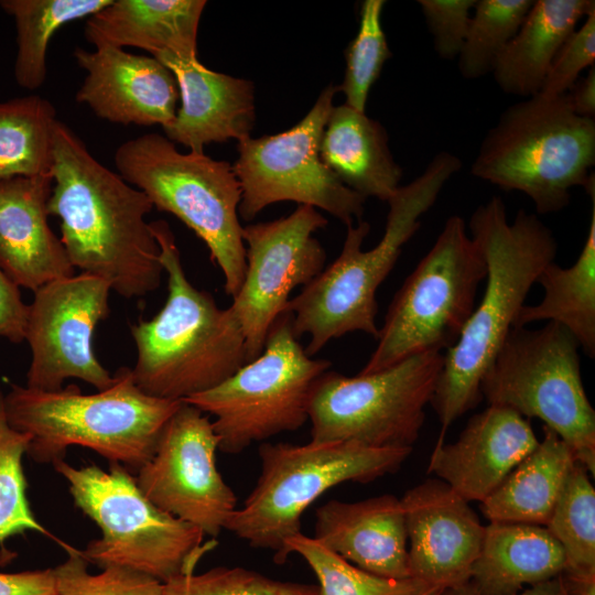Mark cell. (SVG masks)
<instances>
[{"mask_svg": "<svg viewBox=\"0 0 595 595\" xmlns=\"http://www.w3.org/2000/svg\"><path fill=\"white\" fill-rule=\"evenodd\" d=\"M530 423L512 409L489 404L459 437L435 444L428 473L469 501H483L538 445Z\"/></svg>", "mask_w": 595, "mask_h": 595, "instance_id": "cell-20", "label": "cell"}, {"mask_svg": "<svg viewBox=\"0 0 595 595\" xmlns=\"http://www.w3.org/2000/svg\"><path fill=\"white\" fill-rule=\"evenodd\" d=\"M204 0H112L88 18L84 34L95 47L126 46L151 56L197 61V31Z\"/></svg>", "mask_w": 595, "mask_h": 595, "instance_id": "cell-24", "label": "cell"}, {"mask_svg": "<svg viewBox=\"0 0 595 595\" xmlns=\"http://www.w3.org/2000/svg\"><path fill=\"white\" fill-rule=\"evenodd\" d=\"M595 119L576 115L566 94H537L505 109L486 133L470 173L524 193L539 214L565 208L570 190L594 181Z\"/></svg>", "mask_w": 595, "mask_h": 595, "instance_id": "cell-6", "label": "cell"}, {"mask_svg": "<svg viewBox=\"0 0 595 595\" xmlns=\"http://www.w3.org/2000/svg\"><path fill=\"white\" fill-rule=\"evenodd\" d=\"M413 447H372L354 441L294 445L262 443L260 475L225 530L283 564L285 543L301 532L303 512L332 487L370 483L397 472Z\"/></svg>", "mask_w": 595, "mask_h": 595, "instance_id": "cell-8", "label": "cell"}, {"mask_svg": "<svg viewBox=\"0 0 595 595\" xmlns=\"http://www.w3.org/2000/svg\"><path fill=\"white\" fill-rule=\"evenodd\" d=\"M51 173L0 181V269L31 291L75 274L66 250L48 224Z\"/></svg>", "mask_w": 595, "mask_h": 595, "instance_id": "cell-21", "label": "cell"}, {"mask_svg": "<svg viewBox=\"0 0 595 595\" xmlns=\"http://www.w3.org/2000/svg\"><path fill=\"white\" fill-rule=\"evenodd\" d=\"M30 435L8 423L4 393L0 388V547L26 531L52 534L36 520L26 497L28 483L23 470Z\"/></svg>", "mask_w": 595, "mask_h": 595, "instance_id": "cell-35", "label": "cell"}, {"mask_svg": "<svg viewBox=\"0 0 595 595\" xmlns=\"http://www.w3.org/2000/svg\"><path fill=\"white\" fill-rule=\"evenodd\" d=\"M74 57L87 75L75 99L100 119L139 126L167 127L175 118L180 97L172 72L153 56L137 55L111 46Z\"/></svg>", "mask_w": 595, "mask_h": 595, "instance_id": "cell-19", "label": "cell"}, {"mask_svg": "<svg viewBox=\"0 0 595 595\" xmlns=\"http://www.w3.org/2000/svg\"><path fill=\"white\" fill-rule=\"evenodd\" d=\"M181 403L144 393L128 367L119 368L112 385L95 393L85 394L76 385L57 391L11 385L4 394L8 423L30 435L26 455L34 462L53 464L78 445L131 474L152 457Z\"/></svg>", "mask_w": 595, "mask_h": 595, "instance_id": "cell-5", "label": "cell"}, {"mask_svg": "<svg viewBox=\"0 0 595 595\" xmlns=\"http://www.w3.org/2000/svg\"><path fill=\"white\" fill-rule=\"evenodd\" d=\"M0 595H57L54 571L0 572Z\"/></svg>", "mask_w": 595, "mask_h": 595, "instance_id": "cell-42", "label": "cell"}, {"mask_svg": "<svg viewBox=\"0 0 595 595\" xmlns=\"http://www.w3.org/2000/svg\"><path fill=\"white\" fill-rule=\"evenodd\" d=\"M532 3V0L476 1L465 42L457 56L464 78L475 79L493 72Z\"/></svg>", "mask_w": 595, "mask_h": 595, "instance_id": "cell-34", "label": "cell"}, {"mask_svg": "<svg viewBox=\"0 0 595 595\" xmlns=\"http://www.w3.org/2000/svg\"><path fill=\"white\" fill-rule=\"evenodd\" d=\"M50 216L74 269L107 281L125 299L142 298L161 283L160 248L145 216L149 197L106 167L82 139L57 120L53 131Z\"/></svg>", "mask_w": 595, "mask_h": 595, "instance_id": "cell-1", "label": "cell"}, {"mask_svg": "<svg viewBox=\"0 0 595 595\" xmlns=\"http://www.w3.org/2000/svg\"><path fill=\"white\" fill-rule=\"evenodd\" d=\"M167 277V298L151 320L130 327L137 351L131 369L147 394L184 401L218 386L248 363L232 310L187 279L175 237L165 220L150 223Z\"/></svg>", "mask_w": 595, "mask_h": 595, "instance_id": "cell-3", "label": "cell"}, {"mask_svg": "<svg viewBox=\"0 0 595 595\" xmlns=\"http://www.w3.org/2000/svg\"><path fill=\"white\" fill-rule=\"evenodd\" d=\"M547 529L562 547L571 582H595V489L587 468L571 466Z\"/></svg>", "mask_w": 595, "mask_h": 595, "instance_id": "cell-32", "label": "cell"}, {"mask_svg": "<svg viewBox=\"0 0 595 595\" xmlns=\"http://www.w3.org/2000/svg\"><path fill=\"white\" fill-rule=\"evenodd\" d=\"M443 360L441 351H426L371 374L348 377L326 370L309 396L311 442L413 447Z\"/></svg>", "mask_w": 595, "mask_h": 595, "instance_id": "cell-13", "label": "cell"}, {"mask_svg": "<svg viewBox=\"0 0 595 595\" xmlns=\"http://www.w3.org/2000/svg\"><path fill=\"white\" fill-rule=\"evenodd\" d=\"M580 345L562 325L512 327L480 381L482 398L538 418L595 474V411L585 392Z\"/></svg>", "mask_w": 595, "mask_h": 595, "instance_id": "cell-11", "label": "cell"}, {"mask_svg": "<svg viewBox=\"0 0 595 595\" xmlns=\"http://www.w3.org/2000/svg\"><path fill=\"white\" fill-rule=\"evenodd\" d=\"M53 466L67 482L75 506L101 532L80 551L88 563L128 567L165 583L192 573L209 550L198 528L158 508L122 465L111 463L106 472L60 459Z\"/></svg>", "mask_w": 595, "mask_h": 595, "instance_id": "cell-9", "label": "cell"}, {"mask_svg": "<svg viewBox=\"0 0 595 595\" xmlns=\"http://www.w3.org/2000/svg\"><path fill=\"white\" fill-rule=\"evenodd\" d=\"M592 11L594 0L533 1L491 72L499 88L526 98L539 94L556 53Z\"/></svg>", "mask_w": 595, "mask_h": 595, "instance_id": "cell-27", "label": "cell"}, {"mask_svg": "<svg viewBox=\"0 0 595 595\" xmlns=\"http://www.w3.org/2000/svg\"><path fill=\"white\" fill-rule=\"evenodd\" d=\"M64 548L67 559L53 569L57 595H162L163 583L148 574L122 566L90 574L80 551Z\"/></svg>", "mask_w": 595, "mask_h": 595, "instance_id": "cell-38", "label": "cell"}, {"mask_svg": "<svg viewBox=\"0 0 595 595\" xmlns=\"http://www.w3.org/2000/svg\"><path fill=\"white\" fill-rule=\"evenodd\" d=\"M338 90L328 85L309 113L289 130L238 142L232 169L241 187V218L251 220L270 204L292 201L321 208L346 226L361 220L366 198L345 186L320 156Z\"/></svg>", "mask_w": 595, "mask_h": 595, "instance_id": "cell-14", "label": "cell"}, {"mask_svg": "<svg viewBox=\"0 0 595 595\" xmlns=\"http://www.w3.org/2000/svg\"><path fill=\"white\" fill-rule=\"evenodd\" d=\"M57 120L55 107L39 95L0 101V181L51 173Z\"/></svg>", "mask_w": 595, "mask_h": 595, "instance_id": "cell-31", "label": "cell"}, {"mask_svg": "<svg viewBox=\"0 0 595 595\" xmlns=\"http://www.w3.org/2000/svg\"><path fill=\"white\" fill-rule=\"evenodd\" d=\"M576 595H595V582L575 584Z\"/></svg>", "mask_w": 595, "mask_h": 595, "instance_id": "cell-45", "label": "cell"}, {"mask_svg": "<svg viewBox=\"0 0 595 595\" xmlns=\"http://www.w3.org/2000/svg\"><path fill=\"white\" fill-rule=\"evenodd\" d=\"M587 236L573 266L563 268L549 263L537 283L543 288L542 300L523 305L513 327L547 321L562 325L577 340L589 357L595 356V194Z\"/></svg>", "mask_w": 595, "mask_h": 595, "instance_id": "cell-29", "label": "cell"}, {"mask_svg": "<svg viewBox=\"0 0 595 595\" xmlns=\"http://www.w3.org/2000/svg\"><path fill=\"white\" fill-rule=\"evenodd\" d=\"M218 437L208 416L182 401L152 457L136 473L142 493L161 510L217 537L237 497L216 465Z\"/></svg>", "mask_w": 595, "mask_h": 595, "instance_id": "cell-17", "label": "cell"}, {"mask_svg": "<svg viewBox=\"0 0 595 595\" xmlns=\"http://www.w3.org/2000/svg\"><path fill=\"white\" fill-rule=\"evenodd\" d=\"M111 286L80 272L35 290L29 304L24 340L31 350L26 387L57 391L76 378L104 390L113 382L94 350V334L109 315Z\"/></svg>", "mask_w": 595, "mask_h": 595, "instance_id": "cell-15", "label": "cell"}, {"mask_svg": "<svg viewBox=\"0 0 595 595\" xmlns=\"http://www.w3.org/2000/svg\"><path fill=\"white\" fill-rule=\"evenodd\" d=\"M571 447L551 429L480 502L489 521L547 527L565 477L575 462Z\"/></svg>", "mask_w": 595, "mask_h": 595, "instance_id": "cell-28", "label": "cell"}, {"mask_svg": "<svg viewBox=\"0 0 595 595\" xmlns=\"http://www.w3.org/2000/svg\"><path fill=\"white\" fill-rule=\"evenodd\" d=\"M385 3L383 0H365L361 3L357 35L345 52L346 71L338 87L346 97L345 105L359 112H365L371 86L391 56L381 25Z\"/></svg>", "mask_w": 595, "mask_h": 595, "instance_id": "cell-36", "label": "cell"}, {"mask_svg": "<svg viewBox=\"0 0 595 595\" xmlns=\"http://www.w3.org/2000/svg\"><path fill=\"white\" fill-rule=\"evenodd\" d=\"M400 501L409 540L410 577L441 588L469 583L485 526L468 501L441 479L420 483Z\"/></svg>", "mask_w": 595, "mask_h": 595, "instance_id": "cell-18", "label": "cell"}, {"mask_svg": "<svg viewBox=\"0 0 595 595\" xmlns=\"http://www.w3.org/2000/svg\"><path fill=\"white\" fill-rule=\"evenodd\" d=\"M477 0H419L434 48L444 60L458 56Z\"/></svg>", "mask_w": 595, "mask_h": 595, "instance_id": "cell-40", "label": "cell"}, {"mask_svg": "<svg viewBox=\"0 0 595 595\" xmlns=\"http://www.w3.org/2000/svg\"><path fill=\"white\" fill-rule=\"evenodd\" d=\"M326 225L316 208L299 205L285 217L244 227L246 271L230 309L245 336L248 363L263 350L291 292L324 269L326 253L313 234Z\"/></svg>", "mask_w": 595, "mask_h": 595, "instance_id": "cell-16", "label": "cell"}, {"mask_svg": "<svg viewBox=\"0 0 595 595\" xmlns=\"http://www.w3.org/2000/svg\"><path fill=\"white\" fill-rule=\"evenodd\" d=\"M444 588L441 587H431L419 595H440Z\"/></svg>", "mask_w": 595, "mask_h": 595, "instance_id": "cell-46", "label": "cell"}, {"mask_svg": "<svg viewBox=\"0 0 595 595\" xmlns=\"http://www.w3.org/2000/svg\"><path fill=\"white\" fill-rule=\"evenodd\" d=\"M461 167L456 155L440 152L420 176L400 186L387 202L385 232L374 248L363 249L370 229L367 221L347 226L339 256L290 299L284 310L292 315L295 336H310L305 348L309 356L348 333L363 332L377 339V290L394 267L403 246L420 228V217L433 206L445 183Z\"/></svg>", "mask_w": 595, "mask_h": 595, "instance_id": "cell-4", "label": "cell"}, {"mask_svg": "<svg viewBox=\"0 0 595 595\" xmlns=\"http://www.w3.org/2000/svg\"><path fill=\"white\" fill-rule=\"evenodd\" d=\"M162 595H321V592L314 584L275 580L240 566H218L163 583Z\"/></svg>", "mask_w": 595, "mask_h": 595, "instance_id": "cell-37", "label": "cell"}, {"mask_svg": "<svg viewBox=\"0 0 595 595\" xmlns=\"http://www.w3.org/2000/svg\"><path fill=\"white\" fill-rule=\"evenodd\" d=\"M320 156L332 173L363 197L388 199L400 187L394 161L380 122L347 105L334 106L326 121Z\"/></svg>", "mask_w": 595, "mask_h": 595, "instance_id": "cell-26", "label": "cell"}, {"mask_svg": "<svg viewBox=\"0 0 595 595\" xmlns=\"http://www.w3.org/2000/svg\"><path fill=\"white\" fill-rule=\"evenodd\" d=\"M565 567L564 551L547 527L490 521L469 583L479 595H517Z\"/></svg>", "mask_w": 595, "mask_h": 595, "instance_id": "cell-25", "label": "cell"}, {"mask_svg": "<svg viewBox=\"0 0 595 595\" xmlns=\"http://www.w3.org/2000/svg\"><path fill=\"white\" fill-rule=\"evenodd\" d=\"M154 58L172 72L181 97L174 120L163 128L170 141L203 153L212 142L250 137L256 118L251 82L208 69L198 60Z\"/></svg>", "mask_w": 595, "mask_h": 595, "instance_id": "cell-22", "label": "cell"}, {"mask_svg": "<svg viewBox=\"0 0 595 595\" xmlns=\"http://www.w3.org/2000/svg\"><path fill=\"white\" fill-rule=\"evenodd\" d=\"M468 228L486 260V288L457 342L444 354L431 404L441 424L436 443L447 428L482 400V378L513 327L531 286L554 261L558 242L534 214L519 209L508 221L499 196L478 206Z\"/></svg>", "mask_w": 595, "mask_h": 595, "instance_id": "cell-2", "label": "cell"}, {"mask_svg": "<svg viewBox=\"0 0 595 595\" xmlns=\"http://www.w3.org/2000/svg\"><path fill=\"white\" fill-rule=\"evenodd\" d=\"M118 174L143 192L154 208L184 223L208 248L234 298L246 271V246L238 208L241 187L232 165L204 152H180L165 136L151 132L121 143Z\"/></svg>", "mask_w": 595, "mask_h": 595, "instance_id": "cell-7", "label": "cell"}, {"mask_svg": "<svg viewBox=\"0 0 595 595\" xmlns=\"http://www.w3.org/2000/svg\"><path fill=\"white\" fill-rule=\"evenodd\" d=\"M440 595H479V593L470 583H467L456 587L444 588ZM517 595H571V592L561 574L551 580L532 585L530 588Z\"/></svg>", "mask_w": 595, "mask_h": 595, "instance_id": "cell-44", "label": "cell"}, {"mask_svg": "<svg viewBox=\"0 0 595 595\" xmlns=\"http://www.w3.org/2000/svg\"><path fill=\"white\" fill-rule=\"evenodd\" d=\"M298 553L318 580L321 595H419L431 586L413 577L389 578L359 569L302 532L285 543V559Z\"/></svg>", "mask_w": 595, "mask_h": 595, "instance_id": "cell-33", "label": "cell"}, {"mask_svg": "<svg viewBox=\"0 0 595 595\" xmlns=\"http://www.w3.org/2000/svg\"><path fill=\"white\" fill-rule=\"evenodd\" d=\"M573 111L585 118H595V65L586 76L580 77L566 93Z\"/></svg>", "mask_w": 595, "mask_h": 595, "instance_id": "cell-43", "label": "cell"}, {"mask_svg": "<svg viewBox=\"0 0 595 595\" xmlns=\"http://www.w3.org/2000/svg\"><path fill=\"white\" fill-rule=\"evenodd\" d=\"M313 538L364 571L410 577L404 512L393 495L328 500L315 511Z\"/></svg>", "mask_w": 595, "mask_h": 595, "instance_id": "cell-23", "label": "cell"}, {"mask_svg": "<svg viewBox=\"0 0 595 595\" xmlns=\"http://www.w3.org/2000/svg\"><path fill=\"white\" fill-rule=\"evenodd\" d=\"M487 266L461 216L447 218L434 245L396 293L378 344L360 374L451 348L475 309Z\"/></svg>", "mask_w": 595, "mask_h": 595, "instance_id": "cell-10", "label": "cell"}, {"mask_svg": "<svg viewBox=\"0 0 595 595\" xmlns=\"http://www.w3.org/2000/svg\"><path fill=\"white\" fill-rule=\"evenodd\" d=\"M112 0H1L2 10L13 17L18 52L14 78L22 88L34 90L46 78V53L52 36L65 24L91 17Z\"/></svg>", "mask_w": 595, "mask_h": 595, "instance_id": "cell-30", "label": "cell"}, {"mask_svg": "<svg viewBox=\"0 0 595 595\" xmlns=\"http://www.w3.org/2000/svg\"><path fill=\"white\" fill-rule=\"evenodd\" d=\"M331 361L309 356L283 312L272 324L261 354L228 379L184 400L214 416L218 450L238 454L252 443L296 431L309 421L313 382Z\"/></svg>", "mask_w": 595, "mask_h": 595, "instance_id": "cell-12", "label": "cell"}, {"mask_svg": "<svg viewBox=\"0 0 595 595\" xmlns=\"http://www.w3.org/2000/svg\"><path fill=\"white\" fill-rule=\"evenodd\" d=\"M28 312L20 288L0 269V337L15 344L23 342Z\"/></svg>", "mask_w": 595, "mask_h": 595, "instance_id": "cell-41", "label": "cell"}, {"mask_svg": "<svg viewBox=\"0 0 595 595\" xmlns=\"http://www.w3.org/2000/svg\"><path fill=\"white\" fill-rule=\"evenodd\" d=\"M595 11L583 20L556 53L539 94L560 96L569 91L586 67L595 64Z\"/></svg>", "mask_w": 595, "mask_h": 595, "instance_id": "cell-39", "label": "cell"}]
</instances>
